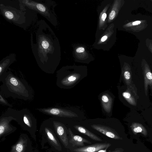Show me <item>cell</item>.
<instances>
[{"label": "cell", "mask_w": 152, "mask_h": 152, "mask_svg": "<svg viewBox=\"0 0 152 152\" xmlns=\"http://www.w3.org/2000/svg\"><path fill=\"white\" fill-rule=\"evenodd\" d=\"M68 132L70 136L69 142L73 146H84V143L91 144V142L88 140L79 135L74 134L70 128H68Z\"/></svg>", "instance_id": "17"}, {"label": "cell", "mask_w": 152, "mask_h": 152, "mask_svg": "<svg viewBox=\"0 0 152 152\" xmlns=\"http://www.w3.org/2000/svg\"><path fill=\"white\" fill-rule=\"evenodd\" d=\"M24 5L45 18L53 26L58 24L55 8L56 2L51 0H19Z\"/></svg>", "instance_id": "5"}, {"label": "cell", "mask_w": 152, "mask_h": 152, "mask_svg": "<svg viewBox=\"0 0 152 152\" xmlns=\"http://www.w3.org/2000/svg\"><path fill=\"white\" fill-rule=\"evenodd\" d=\"M107 149H102L101 150H100L99 151H98L97 152H107Z\"/></svg>", "instance_id": "29"}, {"label": "cell", "mask_w": 152, "mask_h": 152, "mask_svg": "<svg viewBox=\"0 0 152 152\" xmlns=\"http://www.w3.org/2000/svg\"><path fill=\"white\" fill-rule=\"evenodd\" d=\"M85 49L83 47H79L76 50V51L77 53H81L84 51Z\"/></svg>", "instance_id": "25"}, {"label": "cell", "mask_w": 152, "mask_h": 152, "mask_svg": "<svg viewBox=\"0 0 152 152\" xmlns=\"http://www.w3.org/2000/svg\"><path fill=\"white\" fill-rule=\"evenodd\" d=\"M17 122L24 130L29 132H36L37 128V120L30 111L27 108L17 110Z\"/></svg>", "instance_id": "8"}, {"label": "cell", "mask_w": 152, "mask_h": 152, "mask_svg": "<svg viewBox=\"0 0 152 152\" xmlns=\"http://www.w3.org/2000/svg\"><path fill=\"white\" fill-rule=\"evenodd\" d=\"M124 150V149L122 148H116L113 151L109 152H123Z\"/></svg>", "instance_id": "26"}, {"label": "cell", "mask_w": 152, "mask_h": 152, "mask_svg": "<svg viewBox=\"0 0 152 152\" xmlns=\"http://www.w3.org/2000/svg\"><path fill=\"white\" fill-rule=\"evenodd\" d=\"M107 37L106 36H104L102 37L101 39V40L102 42H104L105 41L107 38Z\"/></svg>", "instance_id": "28"}, {"label": "cell", "mask_w": 152, "mask_h": 152, "mask_svg": "<svg viewBox=\"0 0 152 152\" xmlns=\"http://www.w3.org/2000/svg\"><path fill=\"white\" fill-rule=\"evenodd\" d=\"M111 145L108 142L96 143L83 146L75 149L74 152H97L100 150L107 149Z\"/></svg>", "instance_id": "14"}, {"label": "cell", "mask_w": 152, "mask_h": 152, "mask_svg": "<svg viewBox=\"0 0 152 152\" xmlns=\"http://www.w3.org/2000/svg\"><path fill=\"white\" fill-rule=\"evenodd\" d=\"M50 119L57 136L64 145L67 146L68 145L67 133L68 129L62 122L61 118L52 117Z\"/></svg>", "instance_id": "10"}, {"label": "cell", "mask_w": 152, "mask_h": 152, "mask_svg": "<svg viewBox=\"0 0 152 152\" xmlns=\"http://www.w3.org/2000/svg\"><path fill=\"white\" fill-rule=\"evenodd\" d=\"M0 104L2 105L7 106L10 107H12V105L8 103L4 98V96L1 94H0Z\"/></svg>", "instance_id": "22"}, {"label": "cell", "mask_w": 152, "mask_h": 152, "mask_svg": "<svg viewBox=\"0 0 152 152\" xmlns=\"http://www.w3.org/2000/svg\"><path fill=\"white\" fill-rule=\"evenodd\" d=\"M2 84L0 94L4 97L22 99L32 100L34 97L32 88L25 80L18 77L11 71L7 72L0 77Z\"/></svg>", "instance_id": "3"}, {"label": "cell", "mask_w": 152, "mask_h": 152, "mask_svg": "<svg viewBox=\"0 0 152 152\" xmlns=\"http://www.w3.org/2000/svg\"><path fill=\"white\" fill-rule=\"evenodd\" d=\"M145 45L152 54V39L147 38L145 40Z\"/></svg>", "instance_id": "23"}, {"label": "cell", "mask_w": 152, "mask_h": 152, "mask_svg": "<svg viewBox=\"0 0 152 152\" xmlns=\"http://www.w3.org/2000/svg\"><path fill=\"white\" fill-rule=\"evenodd\" d=\"M16 60V55L13 53L3 58L0 61V77L7 72L9 66Z\"/></svg>", "instance_id": "16"}, {"label": "cell", "mask_w": 152, "mask_h": 152, "mask_svg": "<svg viewBox=\"0 0 152 152\" xmlns=\"http://www.w3.org/2000/svg\"><path fill=\"white\" fill-rule=\"evenodd\" d=\"M87 75V70L85 67L64 66L56 72V85L61 89H70Z\"/></svg>", "instance_id": "4"}, {"label": "cell", "mask_w": 152, "mask_h": 152, "mask_svg": "<svg viewBox=\"0 0 152 152\" xmlns=\"http://www.w3.org/2000/svg\"><path fill=\"white\" fill-rule=\"evenodd\" d=\"M51 128L50 118L44 121L41 125V128L43 129L49 142L57 150L61 151L62 149L61 146Z\"/></svg>", "instance_id": "12"}, {"label": "cell", "mask_w": 152, "mask_h": 152, "mask_svg": "<svg viewBox=\"0 0 152 152\" xmlns=\"http://www.w3.org/2000/svg\"><path fill=\"white\" fill-rule=\"evenodd\" d=\"M36 110L45 114L70 119L84 117L85 113L79 108L74 107H52L36 108Z\"/></svg>", "instance_id": "6"}, {"label": "cell", "mask_w": 152, "mask_h": 152, "mask_svg": "<svg viewBox=\"0 0 152 152\" xmlns=\"http://www.w3.org/2000/svg\"><path fill=\"white\" fill-rule=\"evenodd\" d=\"M31 142L26 135H21L10 152H28L31 151Z\"/></svg>", "instance_id": "13"}, {"label": "cell", "mask_w": 152, "mask_h": 152, "mask_svg": "<svg viewBox=\"0 0 152 152\" xmlns=\"http://www.w3.org/2000/svg\"><path fill=\"white\" fill-rule=\"evenodd\" d=\"M142 65L144 71L145 87L146 94L148 85H150L151 86L152 85V73L150 71L148 64L144 59L142 60Z\"/></svg>", "instance_id": "18"}, {"label": "cell", "mask_w": 152, "mask_h": 152, "mask_svg": "<svg viewBox=\"0 0 152 152\" xmlns=\"http://www.w3.org/2000/svg\"><path fill=\"white\" fill-rule=\"evenodd\" d=\"M130 127L134 134L139 133H141L145 136H146L147 134V132L145 128L140 124L133 123L132 124Z\"/></svg>", "instance_id": "20"}, {"label": "cell", "mask_w": 152, "mask_h": 152, "mask_svg": "<svg viewBox=\"0 0 152 152\" xmlns=\"http://www.w3.org/2000/svg\"><path fill=\"white\" fill-rule=\"evenodd\" d=\"M115 12L114 10H112L110 12L109 16V18L110 20H113L115 18Z\"/></svg>", "instance_id": "24"}, {"label": "cell", "mask_w": 152, "mask_h": 152, "mask_svg": "<svg viewBox=\"0 0 152 152\" xmlns=\"http://www.w3.org/2000/svg\"><path fill=\"white\" fill-rule=\"evenodd\" d=\"M17 110L9 107L0 117V138L5 137L15 131L17 128L10 124L12 121H16Z\"/></svg>", "instance_id": "7"}, {"label": "cell", "mask_w": 152, "mask_h": 152, "mask_svg": "<svg viewBox=\"0 0 152 152\" xmlns=\"http://www.w3.org/2000/svg\"><path fill=\"white\" fill-rule=\"evenodd\" d=\"M0 13L7 21L25 30L30 28L38 21V13L19 0H1Z\"/></svg>", "instance_id": "2"}, {"label": "cell", "mask_w": 152, "mask_h": 152, "mask_svg": "<svg viewBox=\"0 0 152 152\" xmlns=\"http://www.w3.org/2000/svg\"><path fill=\"white\" fill-rule=\"evenodd\" d=\"M107 15L105 13H104L102 16V19L103 21H104Z\"/></svg>", "instance_id": "27"}, {"label": "cell", "mask_w": 152, "mask_h": 152, "mask_svg": "<svg viewBox=\"0 0 152 152\" xmlns=\"http://www.w3.org/2000/svg\"><path fill=\"white\" fill-rule=\"evenodd\" d=\"M98 97L103 114L109 117L112 116L115 96L107 90L100 93Z\"/></svg>", "instance_id": "9"}, {"label": "cell", "mask_w": 152, "mask_h": 152, "mask_svg": "<svg viewBox=\"0 0 152 152\" xmlns=\"http://www.w3.org/2000/svg\"><path fill=\"white\" fill-rule=\"evenodd\" d=\"M129 67L128 64H125L122 69V75L125 83L128 85L131 78V75L129 71Z\"/></svg>", "instance_id": "21"}, {"label": "cell", "mask_w": 152, "mask_h": 152, "mask_svg": "<svg viewBox=\"0 0 152 152\" xmlns=\"http://www.w3.org/2000/svg\"><path fill=\"white\" fill-rule=\"evenodd\" d=\"M73 127L80 133L88 136L93 140L98 141H102V139L101 137L92 132L83 126L79 124H75L73 126Z\"/></svg>", "instance_id": "19"}, {"label": "cell", "mask_w": 152, "mask_h": 152, "mask_svg": "<svg viewBox=\"0 0 152 152\" xmlns=\"http://www.w3.org/2000/svg\"><path fill=\"white\" fill-rule=\"evenodd\" d=\"M101 123H93L90 125L92 129L96 130L107 137L114 140H122V138L113 128L103 123L102 118Z\"/></svg>", "instance_id": "11"}, {"label": "cell", "mask_w": 152, "mask_h": 152, "mask_svg": "<svg viewBox=\"0 0 152 152\" xmlns=\"http://www.w3.org/2000/svg\"><path fill=\"white\" fill-rule=\"evenodd\" d=\"M31 48L37 64L44 72L54 73L60 60L58 40L44 20H38L30 28Z\"/></svg>", "instance_id": "1"}, {"label": "cell", "mask_w": 152, "mask_h": 152, "mask_svg": "<svg viewBox=\"0 0 152 152\" xmlns=\"http://www.w3.org/2000/svg\"><path fill=\"white\" fill-rule=\"evenodd\" d=\"M148 26L145 20L134 21L128 23L124 26L127 30L133 32H139L145 29Z\"/></svg>", "instance_id": "15"}]
</instances>
